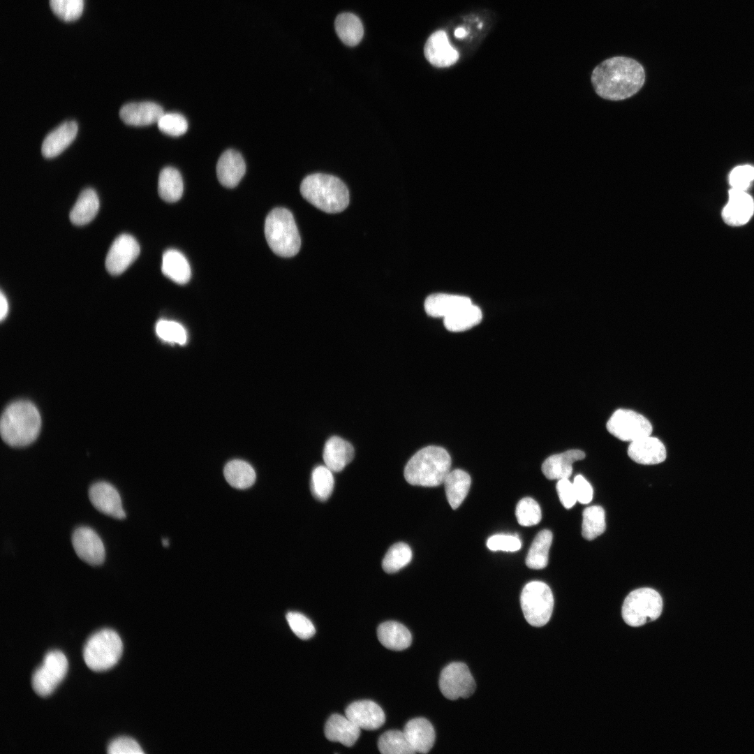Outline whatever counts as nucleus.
Returning <instances> with one entry per match:
<instances>
[{
	"instance_id": "f257e3e1",
	"label": "nucleus",
	"mask_w": 754,
	"mask_h": 754,
	"mask_svg": "<svg viewBox=\"0 0 754 754\" xmlns=\"http://www.w3.org/2000/svg\"><path fill=\"white\" fill-rule=\"evenodd\" d=\"M645 77L644 69L638 61L618 56L598 64L592 71L591 81L598 96L619 101L639 92L644 86Z\"/></svg>"
},
{
	"instance_id": "f03ea898",
	"label": "nucleus",
	"mask_w": 754,
	"mask_h": 754,
	"mask_svg": "<svg viewBox=\"0 0 754 754\" xmlns=\"http://www.w3.org/2000/svg\"><path fill=\"white\" fill-rule=\"evenodd\" d=\"M41 425L36 407L27 401L10 404L3 411L0 422L1 438L8 445L22 447L33 442Z\"/></svg>"
},
{
	"instance_id": "7ed1b4c3",
	"label": "nucleus",
	"mask_w": 754,
	"mask_h": 754,
	"mask_svg": "<svg viewBox=\"0 0 754 754\" xmlns=\"http://www.w3.org/2000/svg\"><path fill=\"white\" fill-rule=\"evenodd\" d=\"M451 457L443 448L431 445L417 451L407 462L404 478L412 485L436 487L450 471Z\"/></svg>"
},
{
	"instance_id": "20e7f679",
	"label": "nucleus",
	"mask_w": 754,
	"mask_h": 754,
	"mask_svg": "<svg viewBox=\"0 0 754 754\" xmlns=\"http://www.w3.org/2000/svg\"><path fill=\"white\" fill-rule=\"evenodd\" d=\"M300 193L306 200L326 213L341 212L349 204L346 186L338 177L330 175H308L301 183Z\"/></svg>"
},
{
	"instance_id": "39448f33",
	"label": "nucleus",
	"mask_w": 754,
	"mask_h": 754,
	"mask_svg": "<svg viewBox=\"0 0 754 754\" xmlns=\"http://www.w3.org/2000/svg\"><path fill=\"white\" fill-rule=\"evenodd\" d=\"M265 235L272 251L279 256L293 257L300 251V233L292 213L286 208L276 207L269 213Z\"/></svg>"
},
{
	"instance_id": "423d86ee",
	"label": "nucleus",
	"mask_w": 754,
	"mask_h": 754,
	"mask_svg": "<svg viewBox=\"0 0 754 754\" xmlns=\"http://www.w3.org/2000/svg\"><path fill=\"white\" fill-rule=\"evenodd\" d=\"M123 644L119 635L113 630L103 629L93 634L83 649V658L87 667L101 672L113 667L120 658Z\"/></svg>"
},
{
	"instance_id": "0eeeda50",
	"label": "nucleus",
	"mask_w": 754,
	"mask_h": 754,
	"mask_svg": "<svg viewBox=\"0 0 754 754\" xmlns=\"http://www.w3.org/2000/svg\"><path fill=\"white\" fill-rule=\"evenodd\" d=\"M663 609L660 595L651 588H640L631 591L625 598L622 617L629 626L637 627L658 619Z\"/></svg>"
},
{
	"instance_id": "6e6552de",
	"label": "nucleus",
	"mask_w": 754,
	"mask_h": 754,
	"mask_svg": "<svg viewBox=\"0 0 754 754\" xmlns=\"http://www.w3.org/2000/svg\"><path fill=\"white\" fill-rule=\"evenodd\" d=\"M520 603L524 618L531 626L541 627L549 621L554 597L545 582L533 581L526 584L522 591Z\"/></svg>"
},
{
	"instance_id": "1a4fd4ad",
	"label": "nucleus",
	"mask_w": 754,
	"mask_h": 754,
	"mask_svg": "<svg viewBox=\"0 0 754 754\" xmlns=\"http://www.w3.org/2000/svg\"><path fill=\"white\" fill-rule=\"evenodd\" d=\"M68 670V660L60 651H49L44 660L33 674L32 688L40 696L51 694L65 677Z\"/></svg>"
},
{
	"instance_id": "9d476101",
	"label": "nucleus",
	"mask_w": 754,
	"mask_h": 754,
	"mask_svg": "<svg viewBox=\"0 0 754 754\" xmlns=\"http://www.w3.org/2000/svg\"><path fill=\"white\" fill-rule=\"evenodd\" d=\"M607 431L623 441L633 442L651 436L652 425L642 415L629 409H618L606 424Z\"/></svg>"
},
{
	"instance_id": "9b49d317",
	"label": "nucleus",
	"mask_w": 754,
	"mask_h": 754,
	"mask_svg": "<svg viewBox=\"0 0 754 754\" xmlns=\"http://www.w3.org/2000/svg\"><path fill=\"white\" fill-rule=\"evenodd\" d=\"M439 688L442 694L451 700L471 696L475 689V680L467 665L454 662L443 669L439 678Z\"/></svg>"
},
{
	"instance_id": "f8f14e48",
	"label": "nucleus",
	"mask_w": 754,
	"mask_h": 754,
	"mask_svg": "<svg viewBox=\"0 0 754 754\" xmlns=\"http://www.w3.org/2000/svg\"><path fill=\"white\" fill-rule=\"evenodd\" d=\"M72 545L77 556L87 563L99 566L104 562V545L92 528L88 526L77 528L72 535Z\"/></svg>"
},
{
	"instance_id": "ddd939ff",
	"label": "nucleus",
	"mask_w": 754,
	"mask_h": 754,
	"mask_svg": "<svg viewBox=\"0 0 754 754\" xmlns=\"http://www.w3.org/2000/svg\"><path fill=\"white\" fill-rule=\"evenodd\" d=\"M140 246L130 235L122 234L115 239L111 245L105 259L108 272L118 275L124 272L137 258Z\"/></svg>"
},
{
	"instance_id": "4468645a",
	"label": "nucleus",
	"mask_w": 754,
	"mask_h": 754,
	"mask_svg": "<svg viewBox=\"0 0 754 754\" xmlns=\"http://www.w3.org/2000/svg\"><path fill=\"white\" fill-rule=\"evenodd\" d=\"M89 498L99 512L118 519L126 517L121 496L111 484L106 482L93 484L89 489Z\"/></svg>"
},
{
	"instance_id": "2eb2a0df",
	"label": "nucleus",
	"mask_w": 754,
	"mask_h": 754,
	"mask_svg": "<svg viewBox=\"0 0 754 754\" xmlns=\"http://www.w3.org/2000/svg\"><path fill=\"white\" fill-rule=\"evenodd\" d=\"M345 715L360 729L367 730H377L385 721V715L381 707L368 700L350 704L346 709Z\"/></svg>"
},
{
	"instance_id": "dca6fc26",
	"label": "nucleus",
	"mask_w": 754,
	"mask_h": 754,
	"mask_svg": "<svg viewBox=\"0 0 754 754\" xmlns=\"http://www.w3.org/2000/svg\"><path fill=\"white\" fill-rule=\"evenodd\" d=\"M754 212V200L746 191L731 188L729 199L722 212L724 221L732 226L746 224Z\"/></svg>"
},
{
	"instance_id": "f3484780",
	"label": "nucleus",
	"mask_w": 754,
	"mask_h": 754,
	"mask_svg": "<svg viewBox=\"0 0 754 754\" xmlns=\"http://www.w3.org/2000/svg\"><path fill=\"white\" fill-rule=\"evenodd\" d=\"M424 54L427 60L436 67H448L459 59V53L449 43L446 33L439 30L427 39Z\"/></svg>"
},
{
	"instance_id": "a211bd4d",
	"label": "nucleus",
	"mask_w": 754,
	"mask_h": 754,
	"mask_svg": "<svg viewBox=\"0 0 754 754\" xmlns=\"http://www.w3.org/2000/svg\"><path fill=\"white\" fill-rule=\"evenodd\" d=\"M628 455L636 463L653 465L665 460L666 449L658 438L647 436L631 442Z\"/></svg>"
},
{
	"instance_id": "6ab92c4d",
	"label": "nucleus",
	"mask_w": 754,
	"mask_h": 754,
	"mask_svg": "<svg viewBox=\"0 0 754 754\" xmlns=\"http://www.w3.org/2000/svg\"><path fill=\"white\" fill-rule=\"evenodd\" d=\"M163 114L161 105L150 101L127 103L119 110V117L126 124L136 126L157 123Z\"/></svg>"
},
{
	"instance_id": "aec40b11",
	"label": "nucleus",
	"mask_w": 754,
	"mask_h": 754,
	"mask_svg": "<svg viewBox=\"0 0 754 754\" xmlns=\"http://www.w3.org/2000/svg\"><path fill=\"white\" fill-rule=\"evenodd\" d=\"M245 170L244 160L235 150H226L218 160L216 175L219 182L227 188L236 186L244 175Z\"/></svg>"
},
{
	"instance_id": "412c9836",
	"label": "nucleus",
	"mask_w": 754,
	"mask_h": 754,
	"mask_svg": "<svg viewBox=\"0 0 754 754\" xmlns=\"http://www.w3.org/2000/svg\"><path fill=\"white\" fill-rule=\"evenodd\" d=\"M584 457V452L577 449L553 454L544 461L542 471L549 480L569 478L572 473V464Z\"/></svg>"
},
{
	"instance_id": "4be33fe9",
	"label": "nucleus",
	"mask_w": 754,
	"mask_h": 754,
	"mask_svg": "<svg viewBox=\"0 0 754 754\" xmlns=\"http://www.w3.org/2000/svg\"><path fill=\"white\" fill-rule=\"evenodd\" d=\"M403 731L415 753H427L434 744L436 734L434 727L424 718L410 720Z\"/></svg>"
},
{
	"instance_id": "5701e85b",
	"label": "nucleus",
	"mask_w": 754,
	"mask_h": 754,
	"mask_svg": "<svg viewBox=\"0 0 754 754\" xmlns=\"http://www.w3.org/2000/svg\"><path fill=\"white\" fill-rule=\"evenodd\" d=\"M324 732L328 740L338 741L346 746L350 747L358 739L360 728L346 715L334 714L327 720Z\"/></svg>"
},
{
	"instance_id": "b1692460",
	"label": "nucleus",
	"mask_w": 754,
	"mask_h": 754,
	"mask_svg": "<svg viewBox=\"0 0 754 754\" xmlns=\"http://www.w3.org/2000/svg\"><path fill=\"white\" fill-rule=\"evenodd\" d=\"M354 454V448L349 442L334 436L326 441L323 457L327 467L333 472H339L353 460Z\"/></svg>"
},
{
	"instance_id": "393cba45",
	"label": "nucleus",
	"mask_w": 754,
	"mask_h": 754,
	"mask_svg": "<svg viewBox=\"0 0 754 754\" xmlns=\"http://www.w3.org/2000/svg\"><path fill=\"white\" fill-rule=\"evenodd\" d=\"M77 126L75 121L63 123L45 138L41 152L45 158H50L61 153L75 139Z\"/></svg>"
},
{
	"instance_id": "a878e982",
	"label": "nucleus",
	"mask_w": 754,
	"mask_h": 754,
	"mask_svg": "<svg viewBox=\"0 0 754 754\" xmlns=\"http://www.w3.org/2000/svg\"><path fill=\"white\" fill-rule=\"evenodd\" d=\"M468 297L447 293H435L427 297L424 309L427 313L436 318H445L459 309L471 304Z\"/></svg>"
},
{
	"instance_id": "bb28decb",
	"label": "nucleus",
	"mask_w": 754,
	"mask_h": 754,
	"mask_svg": "<svg viewBox=\"0 0 754 754\" xmlns=\"http://www.w3.org/2000/svg\"><path fill=\"white\" fill-rule=\"evenodd\" d=\"M379 642L387 649L401 651L410 646L412 635L403 624L393 621H385L377 628Z\"/></svg>"
},
{
	"instance_id": "cd10ccee",
	"label": "nucleus",
	"mask_w": 754,
	"mask_h": 754,
	"mask_svg": "<svg viewBox=\"0 0 754 754\" xmlns=\"http://www.w3.org/2000/svg\"><path fill=\"white\" fill-rule=\"evenodd\" d=\"M161 271L165 276L179 284L186 283L191 278V267L186 257L175 249L163 255Z\"/></svg>"
},
{
	"instance_id": "c85d7f7f",
	"label": "nucleus",
	"mask_w": 754,
	"mask_h": 754,
	"mask_svg": "<svg viewBox=\"0 0 754 754\" xmlns=\"http://www.w3.org/2000/svg\"><path fill=\"white\" fill-rule=\"evenodd\" d=\"M471 482L470 475L463 470L455 469L448 473L443 484L447 499L452 509H457L464 501Z\"/></svg>"
},
{
	"instance_id": "c756f323",
	"label": "nucleus",
	"mask_w": 754,
	"mask_h": 754,
	"mask_svg": "<svg viewBox=\"0 0 754 754\" xmlns=\"http://www.w3.org/2000/svg\"><path fill=\"white\" fill-rule=\"evenodd\" d=\"M99 208V200L96 193L87 188L80 194L70 212L71 221L77 226L90 222L96 215Z\"/></svg>"
},
{
	"instance_id": "7c9ffc66",
	"label": "nucleus",
	"mask_w": 754,
	"mask_h": 754,
	"mask_svg": "<svg viewBox=\"0 0 754 754\" xmlns=\"http://www.w3.org/2000/svg\"><path fill=\"white\" fill-rule=\"evenodd\" d=\"M335 31L340 40L346 45L355 46L361 41L364 28L360 18L350 13L339 15L334 22Z\"/></svg>"
},
{
	"instance_id": "2f4dec72",
	"label": "nucleus",
	"mask_w": 754,
	"mask_h": 754,
	"mask_svg": "<svg viewBox=\"0 0 754 754\" xmlns=\"http://www.w3.org/2000/svg\"><path fill=\"white\" fill-rule=\"evenodd\" d=\"M482 318L480 308L472 303L443 318L445 328L451 332H462L478 325Z\"/></svg>"
},
{
	"instance_id": "473e14b6",
	"label": "nucleus",
	"mask_w": 754,
	"mask_h": 754,
	"mask_svg": "<svg viewBox=\"0 0 754 754\" xmlns=\"http://www.w3.org/2000/svg\"><path fill=\"white\" fill-rule=\"evenodd\" d=\"M184 185L179 172L172 167H165L160 172L158 192L160 197L168 202L179 200L183 193Z\"/></svg>"
},
{
	"instance_id": "72a5a7b5",
	"label": "nucleus",
	"mask_w": 754,
	"mask_h": 754,
	"mask_svg": "<svg viewBox=\"0 0 754 754\" xmlns=\"http://www.w3.org/2000/svg\"><path fill=\"white\" fill-rule=\"evenodd\" d=\"M552 538V532L547 529L536 535L526 559V564L529 568L539 570L547 566Z\"/></svg>"
},
{
	"instance_id": "f704fd0d",
	"label": "nucleus",
	"mask_w": 754,
	"mask_h": 754,
	"mask_svg": "<svg viewBox=\"0 0 754 754\" xmlns=\"http://www.w3.org/2000/svg\"><path fill=\"white\" fill-rule=\"evenodd\" d=\"M224 476L232 487L242 489L251 487L256 480V472L253 467L239 459L232 460L226 465Z\"/></svg>"
},
{
	"instance_id": "c9c22d12",
	"label": "nucleus",
	"mask_w": 754,
	"mask_h": 754,
	"mask_svg": "<svg viewBox=\"0 0 754 754\" xmlns=\"http://www.w3.org/2000/svg\"><path fill=\"white\" fill-rule=\"evenodd\" d=\"M378 748L383 754H413L415 751L404 731L388 730L378 739Z\"/></svg>"
},
{
	"instance_id": "e433bc0d",
	"label": "nucleus",
	"mask_w": 754,
	"mask_h": 754,
	"mask_svg": "<svg viewBox=\"0 0 754 754\" xmlns=\"http://www.w3.org/2000/svg\"><path fill=\"white\" fill-rule=\"evenodd\" d=\"M582 517V534L585 539L593 540L605 532V514L601 506L593 505L585 508Z\"/></svg>"
},
{
	"instance_id": "4c0bfd02",
	"label": "nucleus",
	"mask_w": 754,
	"mask_h": 754,
	"mask_svg": "<svg viewBox=\"0 0 754 754\" xmlns=\"http://www.w3.org/2000/svg\"><path fill=\"white\" fill-rule=\"evenodd\" d=\"M332 472L325 465H320L313 468L311 478V491L317 500L325 501L331 496L334 485Z\"/></svg>"
},
{
	"instance_id": "58836bf2",
	"label": "nucleus",
	"mask_w": 754,
	"mask_h": 754,
	"mask_svg": "<svg viewBox=\"0 0 754 754\" xmlns=\"http://www.w3.org/2000/svg\"><path fill=\"white\" fill-rule=\"evenodd\" d=\"M411 559V547L404 542H397L391 546L385 554L382 567L385 572L394 573L407 566Z\"/></svg>"
},
{
	"instance_id": "ea45409f",
	"label": "nucleus",
	"mask_w": 754,
	"mask_h": 754,
	"mask_svg": "<svg viewBox=\"0 0 754 754\" xmlns=\"http://www.w3.org/2000/svg\"><path fill=\"white\" fill-rule=\"evenodd\" d=\"M518 523L524 526H530L538 524L542 517L539 504L532 498L525 497L521 499L515 510Z\"/></svg>"
},
{
	"instance_id": "a19ab883",
	"label": "nucleus",
	"mask_w": 754,
	"mask_h": 754,
	"mask_svg": "<svg viewBox=\"0 0 754 754\" xmlns=\"http://www.w3.org/2000/svg\"><path fill=\"white\" fill-rule=\"evenodd\" d=\"M53 13L66 22L78 19L83 11L84 0H50Z\"/></svg>"
},
{
	"instance_id": "79ce46f5",
	"label": "nucleus",
	"mask_w": 754,
	"mask_h": 754,
	"mask_svg": "<svg viewBox=\"0 0 754 754\" xmlns=\"http://www.w3.org/2000/svg\"><path fill=\"white\" fill-rule=\"evenodd\" d=\"M156 332L162 340L183 345L186 341V332L179 323L167 320H161L156 325Z\"/></svg>"
},
{
	"instance_id": "37998d69",
	"label": "nucleus",
	"mask_w": 754,
	"mask_h": 754,
	"mask_svg": "<svg viewBox=\"0 0 754 754\" xmlns=\"http://www.w3.org/2000/svg\"><path fill=\"white\" fill-rule=\"evenodd\" d=\"M157 125L161 131L171 136L183 135L188 129L186 118L176 112H164L158 119Z\"/></svg>"
},
{
	"instance_id": "c03bdc74",
	"label": "nucleus",
	"mask_w": 754,
	"mask_h": 754,
	"mask_svg": "<svg viewBox=\"0 0 754 754\" xmlns=\"http://www.w3.org/2000/svg\"><path fill=\"white\" fill-rule=\"evenodd\" d=\"M286 620L293 632L300 639L307 640L313 637L316 629L312 622L304 614L297 612H289Z\"/></svg>"
},
{
	"instance_id": "a18cd8bd",
	"label": "nucleus",
	"mask_w": 754,
	"mask_h": 754,
	"mask_svg": "<svg viewBox=\"0 0 754 754\" xmlns=\"http://www.w3.org/2000/svg\"><path fill=\"white\" fill-rule=\"evenodd\" d=\"M754 180V167L749 165H739L734 168L729 177L732 188L746 191Z\"/></svg>"
},
{
	"instance_id": "49530a36",
	"label": "nucleus",
	"mask_w": 754,
	"mask_h": 754,
	"mask_svg": "<svg viewBox=\"0 0 754 754\" xmlns=\"http://www.w3.org/2000/svg\"><path fill=\"white\" fill-rule=\"evenodd\" d=\"M487 546L492 551L516 552L520 549L522 544L517 535L497 534L488 538Z\"/></svg>"
},
{
	"instance_id": "de8ad7c7",
	"label": "nucleus",
	"mask_w": 754,
	"mask_h": 754,
	"mask_svg": "<svg viewBox=\"0 0 754 754\" xmlns=\"http://www.w3.org/2000/svg\"><path fill=\"white\" fill-rule=\"evenodd\" d=\"M110 754H142L140 746L132 738L121 737L112 741L108 747Z\"/></svg>"
},
{
	"instance_id": "09e8293b",
	"label": "nucleus",
	"mask_w": 754,
	"mask_h": 754,
	"mask_svg": "<svg viewBox=\"0 0 754 754\" xmlns=\"http://www.w3.org/2000/svg\"><path fill=\"white\" fill-rule=\"evenodd\" d=\"M556 491L561 503L566 508H571L577 501L573 483L568 478L558 480Z\"/></svg>"
},
{
	"instance_id": "8fccbe9b",
	"label": "nucleus",
	"mask_w": 754,
	"mask_h": 754,
	"mask_svg": "<svg viewBox=\"0 0 754 754\" xmlns=\"http://www.w3.org/2000/svg\"><path fill=\"white\" fill-rule=\"evenodd\" d=\"M577 501L587 504L593 499V490L590 483L582 475H577L573 480Z\"/></svg>"
},
{
	"instance_id": "3c124183",
	"label": "nucleus",
	"mask_w": 754,
	"mask_h": 754,
	"mask_svg": "<svg viewBox=\"0 0 754 754\" xmlns=\"http://www.w3.org/2000/svg\"><path fill=\"white\" fill-rule=\"evenodd\" d=\"M0 306H1V308H0V318H1V320H3L6 318V315L8 313V304L7 299L4 296V295L3 294L2 292H1V295H0Z\"/></svg>"
},
{
	"instance_id": "603ef678",
	"label": "nucleus",
	"mask_w": 754,
	"mask_h": 754,
	"mask_svg": "<svg viewBox=\"0 0 754 754\" xmlns=\"http://www.w3.org/2000/svg\"><path fill=\"white\" fill-rule=\"evenodd\" d=\"M454 36L456 38H464L467 35V31L463 27H459L454 31Z\"/></svg>"
},
{
	"instance_id": "864d4df0",
	"label": "nucleus",
	"mask_w": 754,
	"mask_h": 754,
	"mask_svg": "<svg viewBox=\"0 0 754 754\" xmlns=\"http://www.w3.org/2000/svg\"><path fill=\"white\" fill-rule=\"evenodd\" d=\"M162 542H163V545L164 546H168V544H169V542H168V540H167V539H163Z\"/></svg>"
},
{
	"instance_id": "5fc2aeb1",
	"label": "nucleus",
	"mask_w": 754,
	"mask_h": 754,
	"mask_svg": "<svg viewBox=\"0 0 754 754\" xmlns=\"http://www.w3.org/2000/svg\"><path fill=\"white\" fill-rule=\"evenodd\" d=\"M482 23L479 24H478V28H481V27H482Z\"/></svg>"
}]
</instances>
